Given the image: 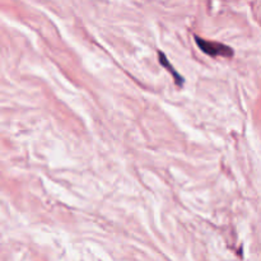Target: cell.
Instances as JSON below:
<instances>
[{
	"label": "cell",
	"instance_id": "6da1fadb",
	"mask_svg": "<svg viewBox=\"0 0 261 261\" xmlns=\"http://www.w3.org/2000/svg\"><path fill=\"white\" fill-rule=\"evenodd\" d=\"M195 40L196 42H198V45L200 46L201 50H203L204 53L208 54V55L231 56L232 54H233V51H232L228 46H224V45H221V43H216V42H208V41L200 40L199 37H196Z\"/></svg>",
	"mask_w": 261,
	"mask_h": 261
}]
</instances>
